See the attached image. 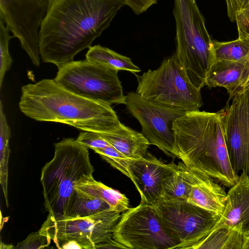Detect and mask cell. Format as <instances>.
I'll return each instance as SVG.
<instances>
[{
    "instance_id": "cell-29",
    "label": "cell",
    "mask_w": 249,
    "mask_h": 249,
    "mask_svg": "<svg viewBox=\"0 0 249 249\" xmlns=\"http://www.w3.org/2000/svg\"><path fill=\"white\" fill-rule=\"evenodd\" d=\"M51 239L44 235L38 231L29 234L25 239L18 242L16 247L17 249H44L51 243Z\"/></svg>"
},
{
    "instance_id": "cell-8",
    "label": "cell",
    "mask_w": 249,
    "mask_h": 249,
    "mask_svg": "<svg viewBox=\"0 0 249 249\" xmlns=\"http://www.w3.org/2000/svg\"><path fill=\"white\" fill-rule=\"evenodd\" d=\"M113 239L126 249H173L179 244L164 227L154 206L142 201L123 213Z\"/></svg>"
},
{
    "instance_id": "cell-21",
    "label": "cell",
    "mask_w": 249,
    "mask_h": 249,
    "mask_svg": "<svg viewBox=\"0 0 249 249\" xmlns=\"http://www.w3.org/2000/svg\"><path fill=\"white\" fill-rule=\"evenodd\" d=\"M243 241L241 225H222L214 228L194 249H242Z\"/></svg>"
},
{
    "instance_id": "cell-5",
    "label": "cell",
    "mask_w": 249,
    "mask_h": 249,
    "mask_svg": "<svg viewBox=\"0 0 249 249\" xmlns=\"http://www.w3.org/2000/svg\"><path fill=\"white\" fill-rule=\"evenodd\" d=\"M173 14L176 55L191 82L201 89L215 61L213 40L195 0H175Z\"/></svg>"
},
{
    "instance_id": "cell-30",
    "label": "cell",
    "mask_w": 249,
    "mask_h": 249,
    "mask_svg": "<svg viewBox=\"0 0 249 249\" xmlns=\"http://www.w3.org/2000/svg\"><path fill=\"white\" fill-rule=\"evenodd\" d=\"M76 141L88 149L90 148L93 150L110 145L99 135V133L91 131H83L81 132Z\"/></svg>"
},
{
    "instance_id": "cell-7",
    "label": "cell",
    "mask_w": 249,
    "mask_h": 249,
    "mask_svg": "<svg viewBox=\"0 0 249 249\" xmlns=\"http://www.w3.org/2000/svg\"><path fill=\"white\" fill-rule=\"evenodd\" d=\"M119 70L87 61H71L58 68L55 81L84 98L110 105L124 103Z\"/></svg>"
},
{
    "instance_id": "cell-17",
    "label": "cell",
    "mask_w": 249,
    "mask_h": 249,
    "mask_svg": "<svg viewBox=\"0 0 249 249\" xmlns=\"http://www.w3.org/2000/svg\"><path fill=\"white\" fill-rule=\"evenodd\" d=\"M212 178L200 172L187 200L220 216L225 209L227 193Z\"/></svg>"
},
{
    "instance_id": "cell-32",
    "label": "cell",
    "mask_w": 249,
    "mask_h": 249,
    "mask_svg": "<svg viewBox=\"0 0 249 249\" xmlns=\"http://www.w3.org/2000/svg\"><path fill=\"white\" fill-rule=\"evenodd\" d=\"M124 1L125 5L129 7L136 15H140L156 4L157 0H124Z\"/></svg>"
},
{
    "instance_id": "cell-20",
    "label": "cell",
    "mask_w": 249,
    "mask_h": 249,
    "mask_svg": "<svg viewBox=\"0 0 249 249\" xmlns=\"http://www.w3.org/2000/svg\"><path fill=\"white\" fill-rule=\"evenodd\" d=\"M74 189L104 200L113 211L123 213L129 208L128 199L124 195L95 180L93 176L75 184Z\"/></svg>"
},
{
    "instance_id": "cell-12",
    "label": "cell",
    "mask_w": 249,
    "mask_h": 249,
    "mask_svg": "<svg viewBox=\"0 0 249 249\" xmlns=\"http://www.w3.org/2000/svg\"><path fill=\"white\" fill-rule=\"evenodd\" d=\"M222 114L225 142L231 166L249 176V90L229 99Z\"/></svg>"
},
{
    "instance_id": "cell-31",
    "label": "cell",
    "mask_w": 249,
    "mask_h": 249,
    "mask_svg": "<svg viewBox=\"0 0 249 249\" xmlns=\"http://www.w3.org/2000/svg\"><path fill=\"white\" fill-rule=\"evenodd\" d=\"M238 38L249 42V2L236 16Z\"/></svg>"
},
{
    "instance_id": "cell-15",
    "label": "cell",
    "mask_w": 249,
    "mask_h": 249,
    "mask_svg": "<svg viewBox=\"0 0 249 249\" xmlns=\"http://www.w3.org/2000/svg\"><path fill=\"white\" fill-rule=\"evenodd\" d=\"M222 225H241L244 236L249 237V176L244 172L227 193L225 209L214 228Z\"/></svg>"
},
{
    "instance_id": "cell-25",
    "label": "cell",
    "mask_w": 249,
    "mask_h": 249,
    "mask_svg": "<svg viewBox=\"0 0 249 249\" xmlns=\"http://www.w3.org/2000/svg\"><path fill=\"white\" fill-rule=\"evenodd\" d=\"M216 60L238 61L249 57V42L238 39L229 42L213 40Z\"/></svg>"
},
{
    "instance_id": "cell-26",
    "label": "cell",
    "mask_w": 249,
    "mask_h": 249,
    "mask_svg": "<svg viewBox=\"0 0 249 249\" xmlns=\"http://www.w3.org/2000/svg\"><path fill=\"white\" fill-rule=\"evenodd\" d=\"M3 22L0 20V88L5 73L11 67L12 58L9 52V43L10 39L15 37L9 34Z\"/></svg>"
},
{
    "instance_id": "cell-33",
    "label": "cell",
    "mask_w": 249,
    "mask_h": 249,
    "mask_svg": "<svg viewBox=\"0 0 249 249\" xmlns=\"http://www.w3.org/2000/svg\"><path fill=\"white\" fill-rule=\"evenodd\" d=\"M227 14L230 20L235 21L236 14L249 2V0H225Z\"/></svg>"
},
{
    "instance_id": "cell-36",
    "label": "cell",
    "mask_w": 249,
    "mask_h": 249,
    "mask_svg": "<svg viewBox=\"0 0 249 249\" xmlns=\"http://www.w3.org/2000/svg\"><path fill=\"white\" fill-rule=\"evenodd\" d=\"M0 249H16V247H14L13 245L6 244L0 242Z\"/></svg>"
},
{
    "instance_id": "cell-10",
    "label": "cell",
    "mask_w": 249,
    "mask_h": 249,
    "mask_svg": "<svg viewBox=\"0 0 249 249\" xmlns=\"http://www.w3.org/2000/svg\"><path fill=\"white\" fill-rule=\"evenodd\" d=\"M124 104L139 122L142 133L150 145L157 146L168 156L176 158L173 124L188 111L146 99L136 92H128Z\"/></svg>"
},
{
    "instance_id": "cell-19",
    "label": "cell",
    "mask_w": 249,
    "mask_h": 249,
    "mask_svg": "<svg viewBox=\"0 0 249 249\" xmlns=\"http://www.w3.org/2000/svg\"><path fill=\"white\" fill-rule=\"evenodd\" d=\"M199 173L200 171L191 169L179 162L174 172L162 183L160 201L187 200Z\"/></svg>"
},
{
    "instance_id": "cell-27",
    "label": "cell",
    "mask_w": 249,
    "mask_h": 249,
    "mask_svg": "<svg viewBox=\"0 0 249 249\" xmlns=\"http://www.w3.org/2000/svg\"><path fill=\"white\" fill-rule=\"evenodd\" d=\"M58 249H95V243L88 235L76 234L65 235L53 240Z\"/></svg>"
},
{
    "instance_id": "cell-6",
    "label": "cell",
    "mask_w": 249,
    "mask_h": 249,
    "mask_svg": "<svg viewBox=\"0 0 249 249\" xmlns=\"http://www.w3.org/2000/svg\"><path fill=\"white\" fill-rule=\"evenodd\" d=\"M135 75L136 92L143 98L187 111L198 110L203 105L201 89L191 82L175 53L158 69Z\"/></svg>"
},
{
    "instance_id": "cell-22",
    "label": "cell",
    "mask_w": 249,
    "mask_h": 249,
    "mask_svg": "<svg viewBox=\"0 0 249 249\" xmlns=\"http://www.w3.org/2000/svg\"><path fill=\"white\" fill-rule=\"evenodd\" d=\"M110 210L111 209L109 205L104 200L75 189L70 198L63 217L88 216Z\"/></svg>"
},
{
    "instance_id": "cell-16",
    "label": "cell",
    "mask_w": 249,
    "mask_h": 249,
    "mask_svg": "<svg viewBox=\"0 0 249 249\" xmlns=\"http://www.w3.org/2000/svg\"><path fill=\"white\" fill-rule=\"evenodd\" d=\"M249 78V57L238 61L215 60L208 72L205 85L210 89L224 88L230 99L243 92Z\"/></svg>"
},
{
    "instance_id": "cell-18",
    "label": "cell",
    "mask_w": 249,
    "mask_h": 249,
    "mask_svg": "<svg viewBox=\"0 0 249 249\" xmlns=\"http://www.w3.org/2000/svg\"><path fill=\"white\" fill-rule=\"evenodd\" d=\"M110 145L127 158L144 157L150 144L142 133L122 124L113 133H99Z\"/></svg>"
},
{
    "instance_id": "cell-37",
    "label": "cell",
    "mask_w": 249,
    "mask_h": 249,
    "mask_svg": "<svg viewBox=\"0 0 249 249\" xmlns=\"http://www.w3.org/2000/svg\"><path fill=\"white\" fill-rule=\"evenodd\" d=\"M245 90H249V78L243 87V91Z\"/></svg>"
},
{
    "instance_id": "cell-4",
    "label": "cell",
    "mask_w": 249,
    "mask_h": 249,
    "mask_svg": "<svg viewBox=\"0 0 249 249\" xmlns=\"http://www.w3.org/2000/svg\"><path fill=\"white\" fill-rule=\"evenodd\" d=\"M53 158L41 170L44 205L49 215L64 216L75 185L92 177L88 148L72 138L64 139L54 144Z\"/></svg>"
},
{
    "instance_id": "cell-2",
    "label": "cell",
    "mask_w": 249,
    "mask_h": 249,
    "mask_svg": "<svg viewBox=\"0 0 249 249\" xmlns=\"http://www.w3.org/2000/svg\"><path fill=\"white\" fill-rule=\"evenodd\" d=\"M18 105L32 119L65 124L85 131L113 133L123 124L111 105L73 93L54 79L23 86Z\"/></svg>"
},
{
    "instance_id": "cell-34",
    "label": "cell",
    "mask_w": 249,
    "mask_h": 249,
    "mask_svg": "<svg viewBox=\"0 0 249 249\" xmlns=\"http://www.w3.org/2000/svg\"><path fill=\"white\" fill-rule=\"evenodd\" d=\"M126 249L125 247L120 243L113 240L111 242L98 244L95 245V249Z\"/></svg>"
},
{
    "instance_id": "cell-23",
    "label": "cell",
    "mask_w": 249,
    "mask_h": 249,
    "mask_svg": "<svg viewBox=\"0 0 249 249\" xmlns=\"http://www.w3.org/2000/svg\"><path fill=\"white\" fill-rule=\"evenodd\" d=\"M85 56L89 62L107 65L119 71L125 70L134 74L141 71L130 58L100 45L90 47Z\"/></svg>"
},
{
    "instance_id": "cell-35",
    "label": "cell",
    "mask_w": 249,
    "mask_h": 249,
    "mask_svg": "<svg viewBox=\"0 0 249 249\" xmlns=\"http://www.w3.org/2000/svg\"><path fill=\"white\" fill-rule=\"evenodd\" d=\"M242 249H249V237L244 236Z\"/></svg>"
},
{
    "instance_id": "cell-1",
    "label": "cell",
    "mask_w": 249,
    "mask_h": 249,
    "mask_svg": "<svg viewBox=\"0 0 249 249\" xmlns=\"http://www.w3.org/2000/svg\"><path fill=\"white\" fill-rule=\"evenodd\" d=\"M124 0H49L39 35L42 61L57 68L89 48L107 28Z\"/></svg>"
},
{
    "instance_id": "cell-9",
    "label": "cell",
    "mask_w": 249,
    "mask_h": 249,
    "mask_svg": "<svg viewBox=\"0 0 249 249\" xmlns=\"http://www.w3.org/2000/svg\"><path fill=\"white\" fill-rule=\"evenodd\" d=\"M154 207L166 230L178 242L176 249H194L220 217L187 200H161Z\"/></svg>"
},
{
    "instance_id": "cell-28",
    "label": "cell",
    "mask_w": 249,
    "mask_h": 249,
    "mask_svg": "<svg viewBox=\"0 0 249 249\" xmlns=\"http://www.w3.org/2000/svg\"><path fill=\"white\" fill-rule=\"evenodd\" d=\"M93 151L100 155L101 158L107 162L112 167L127 176L124 155L116 150L111 145L103 148H97Z\"/></svg>"
},
{
    "instance_id": "cell-13",
    "label": "cell",
    "mask_w": 249,
    "mask_h": 249,
    "mask_svg": "<svg viewBox=\"0 0 249 249\" xmlns=\"http://www.w3.org/2000/svg\"><path fill=\"white\" fill-rule=\"evenodd\" d=\"M112 210L79 217H54L48 215L38 231L51 240L65 235L83 234L89 236L96 244L113 240V233L121 216Z\"/></svg>"
},
{
    "instance_id": "cell-3",
    "label": "cell",
    "mask_w": 249,
    "mask_h": 249,
    "mask_svg": "<svg viewBox=\"0 0 249 249\" xmlns=\"http://www.w3.org/2000/svg\"><path fill=\"white\" fill-rule=\"evenodd\" d=\"M174 153L188 168L204 173L227 187L239 176L233 169L223 130L222 114L198 110L176 119Z\"/></svg>"
},
{
    "instance_id": "cell-24",
    "label": "cell",
    "mask_w": 249,
    "mask_h": 249,
    "mask_svg": "<svg viewBox=\"0 0 249 249\" xmlns=\"http://www.w3.org/2000/svg\"><path fill=\"white\" fill-rule=\"evenodd\" d=\"M11 130L3 111L1 100L0 101V183L6 206L8 200V166L10 155L9 139Z\"/></svg>"
},
{
    "instance_id": "cell-11",
    "label": "cell",
    "mask_w": 249,
    "mask_h": 249,
    "mask_svg": "<svg viewBox=\"0 0 249 249\" xmlns=\"http://www.w3.org/2000/svg\"><path fill=\"white\" fill-rule=\"evenodd\" d=\"M49 0H0V20L36 67L40 65L39 30Z\"/></svg>"
},
{
    "instance_id": "cell-14",
    "label": "cell",
    "mask_w": 249,
    "mask_h": 249,
    "mask_svg": "<svg viewBox=\"0 0 249 249\" xmlns=\"http://www.w3.org/2000/svg\"><path fill=\"white\" fill-rule=\"evenodd\" d=\"M127 176L139 192L141 201L154 206L161 199L162 183L175 170L174 162L165 164L150 153L139 159H125Z\"/></svg>"
}]
</instances>
